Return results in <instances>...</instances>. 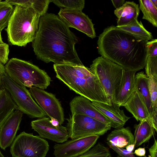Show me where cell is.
<instances>
[{
	"label": "cell",
	"mask_w": 157,
	"mask_h": 157,
	"mask_svg": "<svg viewBox=\"0 0 157 157\" xmlns=\"http://www.w3.org/2000/svg\"><path fill=\"white\" fill-rule=\"evenodd\" d=\"M78 42L69 27L58 15L47 13L40 17L32 47L37 58L46 63L82 66L75 48Z\"/></svg>",
	"instance_id": "6da1fadb"
},
{
	"label": "cell",
	"mask_w": 157,
	"mask_h": 157,
	"mask_svg": "<svg viewBox=\"0 0 157 157\" xmlns=\"http://www.w3.org/2000/svg\"><path fill=\"white\" fill-rule=\"evenodd\" d=\"M146 43L115 26L104 30L97 41L98 53L125 70L137 72L145 67Z\"/></svg>",
	"instance_id": "7a4b0ae2"
},
{
	"label": "cell",
	"mask_w": 157,
	"mask_h": 157,
	"mask_svg": "<svg viewBox=\"0 0 157 157\" xmlns=\"http://www.w3.org/2000/svg\"><path fill=\"white\" fill-rule=\"evenodd\" d=\"M56 76L71 90L90 100L111 105L97 77L89 68L70 64L53 65Z\"/></svg>",
	"instance_id": "3957f363"
},
{
	"label": "cell",
	"mask_w": 157,
	"mask_h": 157,
	"mask_svg": "<svg viewBox=\"0 0 157 157\" xmlns=\"http://www.w3.org/2000/svg\"><path fill=\"white\" fill-rule=\"evenodd\" d=\"M40 17L31 7L15 6L6 29L9 41L21 47L32 42L38 31Z\"/></svg>",
	"instance_id": "277c9868"
},
{
	"label": "cell",
	"mask_w": 157,
	"mask_h": 157,
	"mask_svg": "<svg viewBox=\"0 0 157 157\" xmlns=\"http://www.w3.org/2000/svg\"><path fill=\"white\" fill-rule=\"evenodd\" d=\"M5 67L7 75L19 85L44 90L50 85L51 78L47 73L29 62L13 58Z\"/></svg>",
	"instance_id": "5b68a950"
},
{
	"label": "cell",
	"mask_w": 157,
	"mask_h": 157,
	"mask_svg": "<svg viewBox=\"0 0 157 157\" xmlns=\"http://www.w3.org/2000/svg\"><path fill=\"white\" fill-rule=\"evenodd\" d=\"M89 69L98 79L112 103L114 92L121 83L124 69L101 56L94 60Z\"/></svg>",
	"instance_id": "8992f818"
},
{
	"label": "cell",
	"mask_w": 157,
	"mask_h": 157,
	"mask_svg": "<svg viewBox=\"0 0 157 157\" xmlns=\"http://www.w3.org/2000/svg\"><path fill=\"white\" fill-rule=\"evenodd\" d=\"M2 81L3 88L9 93L18 109L23 114L31 118H40L46 116L25 87L18 85L6 74Z\"/></svg>",
	"instance_id": "52a82bcc"
},
{
	"label": "cell",
	"mask_w": 157,
	"mask_h": 157,
	"mask_svg": "<svg viewBox=\"0 0 157 157\" xmlns=\"http://www.w3.org/2000/svg\"><path fill=\"white\" fill-rule=\"evenodd\" d=\"M49 148L46 140L24 131L15 138L10 151L13 157H46Z\"/></svg>",
	"instance_id": "ba28073f"
},
{
	"label": "cell",
	"mask_w": 157,
	"mask_h": 157,
	"mask_svg": "<svg viewBox=\"0 0 157 157\" xmlns=\"http://www.w3.org/2000/svg\"><path fill=\"white\" fill-rule=\"evenodd\" d=\"M66 120L69 138L71 139L91 135L102 136L111 127L84 114L74 113Z\"/></svg>",
	"instance_id": "9c48e42d"
},
{
	"label": "cell",
	"mask_w": 157,
	"mask_h": 157,
	"mask_svg": "<svg viewBox=\"0 0 157 157\" xmlns=\"http://www.w3.org/2000/svg\"><path fill=\"white\" fill-rule=\"evenodd\" d=\"M29 91L37 104L50 119L57 120L59 125L64 122L63 109L60 102L53 94L35 87L29 88Z\"/></svg>",
	"instance_id": "30bf717a"
},
{
	"label": "cell",
	"mask_w": 157,
	"mask_h": 157,
	"mask_svg": "<svg viewBox=\"0 0 157 157\" xmlns=\"http://www.w3.org/2000/svg\"><path fill=\"white\" fill-rule=\"evenodd\" d=\"M99 137L98 135L89 136L55 144L53 155L55 157H77L94 146Z\"/></svg>",
	"instance_id": "8fae6325"
},
{
	"label": "cell",
	"mask_w": 157,
	"mask_h": 157,
	"mask_svg": "<svg viewBox=\"0 0 157 157\" xmlns=\"http://www.w3.org/2000/svg\"><path fill=\"white\" fill-rule=\"evenodd\" d=\"M32 129L42 138L46 139L58 143H62L69 138L66 127L59 125L54 126L50 122L49 117H44L32 121Z\"/></svg>",
	"instance_id": "7c38bea8"
},
{
	"label": "cell",
	"mask_w": 157,
	"mask_h": 157,
	"mask_svg": "<svg viewBox=\"0 0 157 157\" xmlns=\"http://www.w3.org/2000/svg\"><path fill=\"white\" fill-rule=\"evenodd\" d=\"M58 15L69 27L74 28L92 39L96 37L92 20L82 11L60 8Z\"/></svg>",
	"instance_id": "4fadbf2b"
},
{
	"label": "cell",
	"mask_w": 157,
	"mask_h": 157,
	"mask_svg": "<svg viewBox=\"0 0 157 157\" xmlns=\"http://www.w3.org/2000/svg\"><path fill=\"white\" fill-rule=\"evenodd\" d=\"M23 113L15 110L8 117L0 128V147L3 150L10 146L19 129Z\"/></svg>",
	"instance_id": "5bb4252c"
},
{
	"label": "cell",
	"mask_w": 157,
	"mask_h": 157,
	"mask_svg": "<svg viewBox=\"0 0 157 157\" xmlns=\"http://www.w3.org/2000/svg\"><path fill=\"white\" fill-rule=\"evenodd\" d=\"M70 106L71 114H84L111 127L110 121L86 98L80 96L74 97L70 102Z\"/></svg>",
	"instance_id": "9a60e30c"
},
{
	"label": "cell",
	"mask_w": 157,
	"mask_h": 157,
	"mask_svg": "<svg viewBox=\"0 0 157 157\" xmlns=\"http://www.w3.org/2000/svg\"><path fill=\"white\" fill-rule=\"evenodd\" d=\"M136 72L124 69L121 80L114 92L112 103L123 106L135 89V76Z\"/></svg>",
	"instance_id": "2e32d148"
},
{
	"label": "cell",
	"mask_w": 157,
	"mask_h": 157,
	"mask_svg": "<svg viewBox=\"0 0 157 157\" xmlns=\"http://www.w3.org/2000/svg\"><path fill=\"white\" fill-rule=\"evenodd\" d=\"M93 105L111 122V127L116 128L123 127L130 117L126 116L123 110L117 104L111 105L97 102H92Z\"/></svg>",
	"instance_id": "e0dca14e"
},
{
	"label": "cell",
	"mask_w": 157,
	"mask_h": 157,
	"mask_svg": "<svg viewBox=\"0 0 157 157\" xmlns=\"http://www.w3.org/2000/svg\"><path fill=\"white\" fill-rule=\"evenodd\" d=\"M133 116L137 121L151 117L141 97L136 89L123 105Z\"/></svg>",
	"instance_id": "ac0fdd59"
},
{
	"label": "cell",
	"mask_w": 157,
	"mask_h": 157,
	"mask_svg": "<svg viewBox=\"0 0 157 157\" xmlns=\"http://www.w3.org/2000/svg\"><path fill=\"white\" fill-rule=\"evenodd\" d=\"M114 13L117 18V26L126 25L137 19L140 13L139 5L133 1H126L116 9Z\"/></svg>",
	"instance_id": "d6986e66"
},
{
	"label": "cell",
	"mask_w": 157,
	"mask_h": 157,
	"mask_svg": "<svg viewBox=\"0 0 157 157\" xmlns=\"http://www.w3.org/2000/svg\"><path fill=\"white\" fill-rule=\"evenodd\" d=\"M106 140L108 144L124 148L134 144V136L129 127H123L112 131L108 135Z\"/></svg>",
	"instance_id": "ffe728a7"
},
{
	"label": "cell",
	"mask_w": 157,
	"mask_h": 157,
	"mask_svg": "<svg viewBox=\"0 0 157 157\" xmlns=\"http://www.w3.org/2000/svg\"><path fill=\"white\" fill-rule=\"evenodd\" d=\"M147 77L144 71L138 72L135 75V89L141 97L147 109L150 117L152 115L155 108L152 104L147 86Z\"/></svg>",
	"instance_id": "44dd1931"
},
{
	"label": "cell",
	"mask_w": 157,
	"mask_h": 157,
	"mask_svg": "<svg viewBox=\"0 0 157 157\" xmlns=\"http://www.w3.org/2000/svg\"><path fill=\"white\" fill-rule=\"evenodd\" d=\"M134 142L135 147L147 142L155 132L149 119L140 121L139 123L134 125Z\"/></svg>",
	"instance_id": "7402d4cb"
},
{
	"label": "cell",
	"mask_w": 157,
	"mask_h": 157,
	"mask_svg": "<svg viewBox=\"0 0 157 157\" xmlns=\"http://www.w3.org/2000/svg\"><path fill=\"white\" fill-rule=\"evenodd\" d=\"M17 109L18 108L8 91L4 88L0 89V128L8 117Z\"/></svg>",
	"instance_id": "603a6c76"
},
{
	"label": "cell",
	"mask_w": 157,
	"mask_h": 157,
	"mask_svg": "<svg viewBox=\"0 0 157 157\" xmlns=\"http://www.w3.org/2000/svg\"><path fill=\"white\" fill-rule=\"evenodd\" d=\"M147 57L145 66L147 76L151 75L157 78V39L146 43Z\"/></svg>",
	"instance_id": "cb8c5ba5"
},
{
	"label": "cell",
	"mask_w": 157,
	"mask_h": 157,
	"mask_svg": "<svg viewBox=\"0 0 157 157\" xmlns=\"http://www.w3.org/2000/svg\"><path fill=\"white\" fill-rule=\"evenodd\" d=\"M116 26L146 42L153 39L151 33L145 28L141 21L139 22L137 19L128 25Z\"/></svg>",
	"instance_id": "d4e9b609"
},
{
	"label": "cell",
	"mask_w": 157,
	"mask_h": 157,
	"mask_svg": "<svg viewBox=\"0 0 157 157\" xmlns=\"http://www.w3.org/2000/svg\"><path fill=\"white\" fill-rule=\"evenodd\" d=\"M139 9L143 14V19L147 20L154 27L157 26V8L151 0H139Z\"/></svg>",
	"instance_id": "484cf974"
},
{
	"label": "cell",
	"mask_w": 157,
	"mask_h": 157,
	"mask_svg": "<svg viewBox=\"0 0 157 157\" xmlns=\"http://www.w3.org/2000/svg\"><path fill=\"white\" fill-rule=\"evenodd\" d=\"M14 8L13 5L6 1L0 0V31L7 27Z\"/></svg>",
	"instance_id": "4316f807"
},
{
	"label": "cell",
	"mask_w": 157,
	"mask_h": 157,
	"mask_svg": "<svg viewBox=\"0 0 157 157\" xmlns=\"http://www.w3.org/2000/svg\"><path fill=\"white\" fill-rule=\"evenodd\" d=\"M77 157H112L109 149L100 143Z\"/></svg>",
	"instance_id": "83f0119b"
},
{
	"label": "cell",
	"mask_w": 157,
	"mask_h": 157,
	"mask_svg": "<svg viewBox=\"0 0 157 157\" xmlns=\"http://www.w3.org/2000/svg\"><path fill=\"white\" fill-rule=\"evenodd\" d=\"M60 8L71 10L82 11L84 7V0H51Z\"/></svg>",
	"instance_id": "f1b7e54d"
},
{
	"label": "cell",
	"mask_w": 157,
	"mask_h": 157,
	"mask_svg": "<svg viewBox=\"0 0 157 157\" xmlns=\"http://www.w3.org/2000/svg\"><path fill=\"white\" fill-rule=\"evenodd\" d=\"M147 83L152 106L155 109L157 108V78L150 75L147 77Z\"/></svg>",
	"instance_id": "f546056e"
},
{
	"label": "cell",
	"mask_w": 157,
	"mask_h": 157,
	"mask_svg": "<svg viewBox=\"0 0 157 157\" xmlns=\"http://www.w3.org/2000/svg\"><path fill=\"white\" fill-rule=\"evenodd\" d=\"M50 2V0H31L30 7L41 17L46 13Z\"/></svg>",
	"instance_id": "4dcf8cb0"
},
{
	"label": "cell",
	"mask_w": 157,
	"mask_h": 157,
	"mask_svg": "<svg viewBox=\"0 0 157 157\" xmlns=\"http://www.w3.org/2000/svg\"><path fill=\"white\" fill-rule=\"evenodd\" d=\"M9 45L5 43L0 45V62L4 65L8 61Z\"/></svg>",
	"instance_id": "1f68e13d"
},
{
	"label": "cell",
	"mask_w": 157,
	"mask_h": 157,
	"mask_svg": "<svg viewBox=\"0 0 157 157\" xmlns=\"http://www.w3.org/2000/svg\"><path fill=\"white\" fill-rule=\"evenodd\" d=\"M108 145L120 156L122 157H136L132 151H129L123 148L119 147L111 144H108Z\"/></svg>",
	"instance_id": "d6a6232c"
},
{
	"label": "cell",
	"mask_w": 157,
	"mask_h": 157,
	"mask_svg": "<svg viewBox=\"0 0 157 157\" xmlns=\"http://www.w3.org/2000/svg\"><path fill=\"white\" fill-rule=\"evenodd\" d=\"M150 122L155 131L157 132V108L155 110L153 113L151 117Z\"/></svg>",
	"instance_id": "836d02e7"
},
{
	"label": "cell",
	"mask_w": 157,
	"mask_h": 157,
	"mask_svg": "<svg viewBox=\"0 0 157 157\" xmlns=\"http://www.w3.org/2000/svg\"><path fill=\"white\" fill-rule=\"evenodd\" d=\"M150 157H157V140L155 139L153 145L149 149Z\"/></svg>",
	"instance_id": "e575fe53"
},
{
	"label": "cell",
	"mask_w": 157,
	"mask_h": 157,
	"mask_svg": "<svg viewBox=\"0 0 157 157\" xmlns=\"http://www.w3.org/2000/svg\"><path fill=\"white\" fill-rule=\"evenodd\" d=\"M6 74L5 66L0 62V89L3 88L2 79Z\"/></svg>",
	"instance_id": "d590c367"
},
{
	"label": "cell",
	"mask_w": 157,
	"mask_h": 157,
	"mask_svg": "<svg viewBox=\"0 0 157 157\" xmlns=\"http://www.w3.org/2000/svg\"><path fill=\"white\" fill-rule=\"evenodd\" d=\"M111 1L113 5L116 9L122 6L125 2L124 0H112Z\"/></svg>",
	"instance_id": "8d00e7d4"
},
{
	"label": "cell",
	"mask_w": 157,
	"mask_h": 157,
	"mask_svg": "<svg viewBox=\"0 0 157 157\" xmlns=\"http://www.w3.org/2000/svg\"><path fill=\"white\" fill-rule=\"evenodd\" d=\"M133 153L138 156H143L145 155L146 150L144 148L139 147L136 149Z\"/></svg>",
	"instance_id": "74e56055"
},
{
	"label": "cell",
	"mask_w": 157,
	"mask_h": 157,
	"mask_svg": "<svg viewBox=\"0 0 157 157\" xmlns=\"http://www.w3.org/2000/svg\"><path fill=\"white\" fill-rule=\"evenodd\" d=\"M50 122L52 125L54 126H58L59 125L58 121L54 118L50 119Z\"/></svg>",
	"instance_id": "f35d334b"
},
{
	"label": "cell",
	"mask_w": 157,
	"mask_h": 157,
	"mask_svg": "<svg viewBox=\"0 0 157 157\" xmlns=\"http://www.w3.org/2000/svg\"><path fill=\"white\" fill-rule=\"evenodd\" d=\"M126 150L132 152L134 150L135 147L134 144H129L125 147Z\"/></svg>",
	"instance_id": "ab89813d"
},
{
	"label": "cell",
	"mask_w": 157,
	"mask_h": 157,
	"mask_svg": "<svg viewBox=\"0 0 157 157\" xmlns=\"http://www.w3.org/2000/svg\"><path fill=\"white\" fill-rule=\"evenodd\" d=\"M151 2L153 5L157 8V0H151Z\"/></svg>",
	"instance_id": "60d3db41"
},
{
	"label": "cell",
	"mask_w": 157,
	"mask_h": 157,
	"mask_svg": "<svg viewBox=\"0 0 157 157\" xmlns=\"http://www.w3.org/2000/svg\"><path fill=\"white\" fill-rule=\"evenodd\" d=\"M1 32L2 31H0V45L4 44L5 43L2 40V39L1 36Z\"/></svg>",
	"instance_id": "b9f144b4"
},
{
	"label": "cell",
	"mask_w": 157,
	"mask_h": 157,
	"mask_svg": "<svg viewBox=\"0 0 157 157\" xmlns=\"http://www.w3.org/2000/svg\"><path fill=\"white\" fill-rule=\"evenodd\" d=\"M0 157H4V155L0 151Z\"/></svg>",
	"instance_id": "7bdbcfd3"
},
{
	"label": "cell",
	"mask_w": 157,
	"mask_h": 157,
	"mask_svg": "<svg viewBox=\"0 0 157 157\" xmlns=\"http://www.w3.org/2000/svg\"><path fill=\"white\" fill-rule=\"evenodd\" d=\"M148 157H150V155H148Z\"/></svg>",
	"instance_id": "ee69618b"
},
{
	"label": "cell",
	"mask_w": 157,
	"mask_h": 157,
	"mask_svg": "<svg viewBox=\"0 0 157 157\" xmlns=\"http://www.w3.org/2000/svg\"><path fill=\"white\" fill-rule=\"evenodd\" d=\"M117 157H121V156H118Z\"/></svg>",
	"instance_id": "f6af8a7d"
},
{
	"label": "cell",
	"mask_w": 157,
	"mask_h": 157,
	"mask_svg": "<svg viewBox=\"0 0 157 157\" xmlns=\"http://www.w3.org/2000/svg\"><path fill=\"white\" fill-rule=\"evenodd\" d=\"M145 157H146V156H145Z\"/></svg>",
	"instance_id": "bcb514c9"
}]
</instances>
